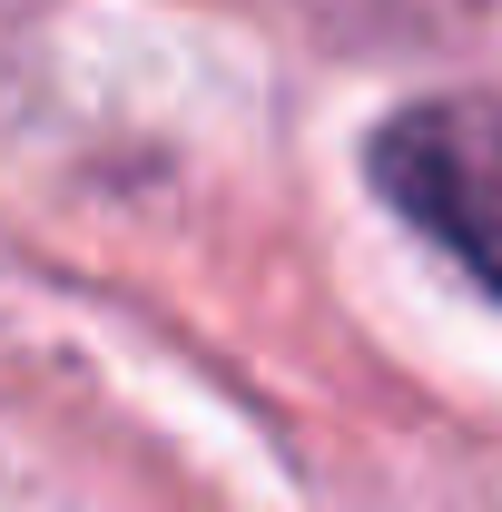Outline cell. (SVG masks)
Masks as SVG:
<instances>
[{"instance_id":"obj_1","label":"cell","mask_w":502,"mask_h":512,"mask_svg":"<svg viewBox=\"0 0 502 512\" xmlns=\"http://www.w3.org/2000/svg\"><path fill=\"white\" fill-rule=\"evenodd\" d=\"M365 168L453 266H473L502 296V109L493 99L394 109L375 128V148H365Z\"/></svg>"}]
</instances>
